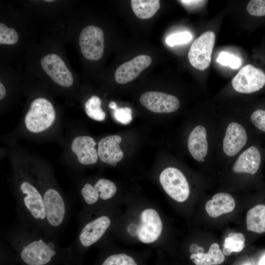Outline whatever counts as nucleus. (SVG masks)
<instances>
[{"label": "nucleus", "mask_w": 265, "mask_h": 265, "mask_svg": "<svg viewBox=\"0 0 265 265\" xmlns=\"http://www.w3.org/2000/svg\"><path fill=\"white\" fill-rule=\"evenodd\" d=\"M262 157L255 146L245 148L232 160L231 171L235 174H255L259 170Z\"/></svg>", "instance_id": "13"}, {"label": "nucleus", "mask_w": 265, "mask_h": 265, "mask_svg": "<svg viewBox=\"0 0 265 265\" xmlns=\"http://www.w3.org/2000/svg\"><path fill=\"white\" fill-rule=\"evenodd\" d=\"M215 35L212 31H207L196 39L191 45L188 53L190 64L203 71L210 65Z\"/></svg>", "instance_id": "7"}, {"label": "nucleus", "mask_w": 265, "mask_h": 265, "mask_svg": "<svg viewBox=\"0 0 265 265\" xmlns=\"http://www.w3.org/2000/svg\"><path fill=\"white\" fill-rule=\"evenodd\" d=\"M6 94V90L5 88L2 84V83H0V99H2L5 96Z\"/></svg>", "instance_id": "34"}, {"label": "nucleus", "mask_w": 265, "mask_h": 265, "mask_svg": "<svg viewBox=\"0 0 265 265\" xmlns=\"http://www.w3.org/2000/svg\"><path fill=\"white\" fill-rule=\"evenodd\" d=\"M79 44L83 56L89 60H98L104 53V36L102 29L94 26H89L81 31Z\"/></svg>", "instance_id": "9"}, {"label": "nucleus", "mask_w": 265, "mask_h": 265, "mask_svg": "<svg viewBox=\"0 0 265 265\" xmlns=\"http://www.w3.org/2000/svg\"><path fill=\"white\" fill-rule=\"evenodd\" d=\"M190 259L196 265H216L224 262L225 256L219 249L218 244L213 243L207 253L197 252L191 254Z\"/></svg>", "instance_id": "18"}, {"label": "nucleus", "mask_w": 265, "mask_h": 265, "mask_svg": "<svg viewBox=\"0 0 265 265\" xmlns=\"http://www.w3.org/2000/svg\"><path fill=\"white\" fill-rule=\"evenodd\" d=\"M108 107L114 110L118 108L116 102L114 101L110 102L108 104Z\"/></svg>", "instance_id": "35"}, {"label": "nucleus", "mask_w": 265, "mask_h": 265, "mask_svg": "<svg viewBox=\"0 0 265 265\" xmlns=\"http://www.w3.org/2000/svg\"><path fill=\"white\" fill-rule=\"evenodd\" d=\"M245 247V238L240 233H231L223 244V253L229 255L232 252H239Z\"/></svg>", "instance_id": "22"}, {"label": "nucleus", "mask_w": 265, "mask_h": 265, "mask_svg": "<svg viewBox=\"0 0 265 265\" xmlns=\"http://www.w3.org/2000/svg\"><path fill=\"white\" fill-rule=\"evenodd\" d=\"M44 71L56 83L63 87H69L73 83V77L63 60L58 55L51 53L41 60Z\"/></svg>", "instance_id": "12"}, {"label": "nucleus", "mask_w": 265, "mask_h": 265, "mask_svg": "<svg viewBox=\"0 0 265 265\" xmlns=\"http://www.w3.org/2000/svg\"><path fill=\"white\" fill-rule=\"evenodd\" d=\"M115 119L123 124H129L132 120V110L128 107L118 108L114 110Z\"/></svg>", "instance_id": "31"}, {"label": "nucleus", "mask_w": 265, "mask_h": 265, "mask_svg": "<svg viewBox=\"0 0 265 265\" xmlns=\"http://www.w3.org/2000/svg\"><path fill=\"white\" fill-rule=\"evenodd\" d=\"M140 104L149 110L156 113H171L178 109L180 106L175 96L156 91L142 93L139 98Z\"/></svg>", "instance_id": "11"}, {"label": "nucleus", "mask_w": 265, "mask_h": 265, "mask_svg": "<svg viewBox=\"0 0 265 265\" xmlns=\"http://www.w3.org/2000/svg\"><path fill=\"white\" fill-rule=\"evenodd\" d=\"M235 205V201L231 195L226 192H218L207 202L205 209L209 215L215 218L232 212Z\"/></svg>", "instance_id": "17"}, {"label": "nucleus", "mask_w": 265, "mask_h": 265, "mask_svg": "<svg viewBox=\"0 0 265 265\" xmlns=\"http://www.w3.org/2000/svg\"><path fill=\"white\" fill-rule=\"evenodd\" d=\"M185 7L187 8H195L203 5L206 0H182L179 1Z\"/></svg>", "instance_id": "33"}, {"label": "nucleus", "mask_w": 265, "mask_h": 265, "mask_svg": "<svg viewBox=\"0 0 265 265\" xmlns=\"http://www.w3.org/2000/svg\"><path fill=\"white\" fill-rule=\"evenodd\" d=\"M192 36L187 31H184L172 34L168 36L166 39V44L173 47L175 45L186 44L191 41Z\"/></svg>", "instance_id": "27"}, {"label": "nucleus", "mask_w": 265, "mask_h": 265, "mask_svg": "<svg viewBox=\"0 0 265 265\" xmlns=\"http://www.w3.org/2000/svg\"><path fill=\"white\" fill-rule=\"evenodd\" d=\"M131 5L135 15L140 19L152 17L160 8L159 0H132Z\"/></svg>", "instance_id": "20"}, {"label": "nucleus", "mask_w": 265, "mask_h": 265, "mask_svg": "<svg viewBox=\"0 0 265 265\" xmlns=\"http://www.w3.org/2000/svg\"><path fill=\"white\" fill-rule=\"evenodd\" d=\"M203 120L190 132L187 140V148L192 157L199 162L210 160L215 144L216 133L212 128V121Z\"/></svg>", "instance_id": "4"}, {"label": "nucleus", "mask_w": 265, "mask_h": 265, "mask_svg": "<svg viewBox=\"0 0 265 265\" xmlns=\"http://www.w3.org/2000/svg\"><path fill=\"white\" fill-rule=\"evenodd\" d=\"M18 40L16 31L8 27L5 24L0 23V44L11 45L16 43Z\"/></svg>", "instance_id": "26"}, {"label": "nucleus", "mask_w": 265, "mask_h": 265, "mask_svg": "<svg viewBox=\"0 0 265 265\" xmlns=\"http://www.w3.org/2000/svg\"><path fill=\"white\" fill-rule=\"evenodd\" d=\"M80 195L84 205L88 207L97 204L99 200L98 193L90 183H86L80 190Z\"/></svg>", "instance_id": "25"}, {"label": "nucleus", "mask_w": 265, "mask_h": 265, "mask_svg": "<svg viewBox=\"0 0 265 265\" xmlns=\"http://www.w3.org/2000/svg\"><path fill=\"white\" fill-rule=\"evenodd\" d=\"M111 224L106 214L100 215L87 222H80L74 243L69 247L77 265H81L86 249L99 241L105 235Z\"/></svg>", "instance_id": "3"}, {"label": "nucleus", "mask_w": 265, "mask_h": 265, "mask_svg": "<svg viewBox=\"0 0 265 265\" xmlns=\"http://www.w3.org/2000/svg\"><path fill=\"white\" fill-rule=\"evenodd\" d=\"M246 221L248 231L265 232V205H257L251 209L247 213Z\"/></svg>", "instance_id": "19"}, {"label": "nucleus", "mask_w": 265, "mask_h": 265, "mask_svg": "<svg viewBox=\"0 0 265 265\" xmlns=\"http://www.w3.org/2000/svg\"><path fill=\"white\" fill-rule=\"evenodd\" d=\"M247 12L255 16H265V0H252L246 7Z\"/></svg>", "instance_id": "29"}, {"label": "nucleus", "mask_w": 265, "mask_h": 265, "mask_svg": "<svg viewBox=\"0 0 265 265\" xmlns=\"http://www.w3.org/2000/svg\"><path fill=\"white\" fill-rule=\"evenodd\" d=\"M232 85L240 93L250 94L261 89L265 85V73L251 64L243 67L234 77Z\"/></svg>", "instance_id": "8"}, {"label": "nucleus", "mask_w": 265, "mask_h": 265, "mask_svg": "<svg viewBox=\"0 0 265 265\" xmlns=\"http://www.w3.org/2000/svg\"><path fill=\"white\" fill-rule=\"evenodd\" d=\"M94 139L89 136L75 137L72 143L71 149L80 163L84 165L94 164L98 160V155L95 146Z\"/></svg>", "instance_id": "16"}, {"label": "nucleus", "mask_w": 265, "mask_h": 265, "mask_svg": "<svg viewBox=\"0 0 265 265\" xmlns=\"http://www.w3.org/2000/svg\"><path fill=\"white\" fill-rule=\"evenodd\" d=\"M101 100L96 96L91 97L85 104V111L90 118L102 121L106 118V113L101 108Z\"/></svg>", "instance_id": "23"}, {"label": "nucleus", "mask_w": 265, "mask_h": 265, "mask_svg": "<svg viewBox=\"0 0 265 265\" xmlns=\"http://www.w3.org/2000/svg\"><path fill=\"white\" fill-rule=\"evenodd\" d=\"M0 265H19L14 259L12 251L3 246L0 248Z\"/></svg>", "instance_id": "32"}, {"label": "nucleus", "mask_w": 265, "mask_h": 265, "mask_svg": "<svg viewBox=\"0 0 265 265\" xmlns=\"http://www.w3.org/2000/svg\"><path fill=\"white\" fill-rule=\"evenodd\" d=\"M160 183L166 193L179 202L186 200L189 195L188 183L179 169L169 167L164 169L159 175Z\"/></svg>", "instance_id": "6"}, {"label": "nucleus", "mask_w": 265, "mask_h": 265, "mask_svg": "<svg viewBox=\"0 0 265 265\" xmlns=\"http://www.w3.org/2000/svg\"><path fill=\"white\" fill-rule=\"evenodd\" d=\"M258 265H265V255L261 258Z\"/></svg>", "instance_id": "36"}, {"label": "nucleus", "mask_w": 265, "mask_h": 265, "mask_svg": "<svg viewBox=\"0 0 265 265\" xmlns=\"http://www.w3.org/2000/svg\"><path fill=\"white\" fill-rule=\"evenodd\" d=\"M244 265H249V264H245Z\"/></svg>", "instance_id": "38"}, {"label": "nucleus", "mask_w": 265, "mask_h": 265, "mask_svg": "<svg viewBox=\"0 0 265 265\" xmlns=\"http://www.w3.org/2000/svg\"><path fill=\"white\" fill-rule=\"evenodd\" d=\"M55 118V112L51 102L45 98H39L31 102L25 122L30 132L37 133L49 128Z\"/></svg>", "instance_id": "5"}, {"label": "nucleus", "mask_w": 265, "mask_h": 265, "mask_svg": "<svg viewBox=\"0 0 265 265\" xmlns=\"http://www.w3.org/2000/svg\"><path fill=\"white\" fill-rule=\"evenodd\" d=\"M44 1H46V2H48L54 1V0H44Z\"/></svg>", "instance_id": "37"}, {"label": "nucleus", "mask_w": 265, "mask_h": 265, "mask_svg": "<svg viewBox=\"0 0 265 265\" xmlns=\"http://www.w3.org/2000/svg\"><path fill=\"white\" fill-rule=\"evenodd\" d=\"M2 237L19 265H77L70 247L61 246L32 225L18 221L2 232Z\"/></svg>", "instance_id": "1"}, {"label": "nucleus", "mask_w": 265, "mask_h": 265, "mask_svg": "<svg viewBox=\"0 0 265 265\" xmlns=\"http://www.w3.org/2000/svg\"><path fill=\"white\" fill-rule=\"evenodd\" d=\"M93 186L98 193L99 200H108L112 198L116 193V185L113 182L107 179H100Z\"/></svg>", "instance_id": "24"}, {"label": "nucleus", "mask_w": 265, "mask_h": 265, "mask_svg": "<svg viewBox=\"0 0 265 265\" xmlns=\"http://www.w3.org/2000/svg\"><path fill=\"white\" fill-rule=\"evenodd\" d=\"M162 230V223L158 212L153 209L143 210L140 216V222L136 229L138 239L145 243L155 242Z\"/></svg>", "instance_id": "10"}, {"label": "nucleus", "mask_w": 265, "mask_h": 265, "mask_svg": "<svg viewBox=\"0 0 265 265\" xmlns=\"http://www.w3.org/2000/svg\"><path fill=\"white\" fill-rule=\"evenodd\" d=\"M219 133L216 131L215 149L225 160H232L245 148L248 142L247 131L242 120H226Z\"/></svg>", "instance_id": "2"}, {"label": "nucleus", "mask_w": 265, "mask_h": 265, "mask_svg": "<svg viewBox=\"0 0 265 265\" xmlns=\"http://www.w3.org/2000/svg\"><path fill=\"white\" fill-rule=\"evenodd\" d=\"M250 120L255 127L265 132V110L259 109L253 111L250 115Z\"/></svg>", "instance_id": "30"}, {"label": "nucleus", "mask_w": 265, "mask_h": 265, "mask_svg": "<svg viewBox=\"0 0 265 265\" xmlns=\"http://www.w3.org/2000/svg\"><path fill=\"white\" fill-rule=\"evenodd\" d=\"M122 138L118 135H109L101 139L98 143L97 153L104 162L115 166L123 158L124 154L119 144Z\"/></svg>", "instance_id": "15"}, {"label": "nucleus", "mask_w": 265, "mask_h": 265, "mask_svg": "<svg viewBox=\"0 0 265 265\" xmlns=\"http://www.w3.org/2000/svg\"><path fill=\"white\" fill-rule=\"evenodd\" d=\"M216 61L220 64L229 66L233 69L238 68L241 65L239 58L225 52L220 53Z\"/></svg>", "instance_id": "28"}, {"label": "nucleus", "mask_w": 265, "mask_h": 265, "mask_svg": "<svg viewBox=\"0 0 265 265\" xmlns=\"http://www.w3.org/2000/svg\"><path fill=\"white\" fill-rule=\"evenodd\" d=\"M96 265H139L132 256L123 253L107 254L101 258Z\"/></svg>", "instance_id": "21"}, {"label": "nucleus", "mask_w": 265, "mask_h": 265, "mask_svg": "<svg viewBox=\"0 0 265 265\" xmlns=\"http://www.w3.org/2000/svg\"><path fill=\"white\" fill-rule=\"evenodd\" d=\"M151 57L147 55H140L121 65L115 73V80L119 84L129 82L150 66Z\"/></svg>", "instance_id": "14"}]
</instances>
